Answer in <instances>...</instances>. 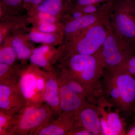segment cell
<instances>
[{
    "mask_svg": "<svg viewBox=\"0 0 135 135\" xmlns=\"http://www.w3.org/2000/svg\"><path fill=\"white\" fill-rule=\"evenodd\" d=\"M67 58L66 70L86 90L88 101L96 104L102 96L101 82L105 70L98 52L94 55H72Z\"/></svg>",
    "mask_w": 135,
    "mask_h": 135,
    "instance_id": "obj_1",
    "label": "cell"
},
{
    "mask_svg": "<svg viewBox=\"0 0 135 135\" xmlns=\"http://www.w3.org/2000/svg\"><path fill=\"white\" fill-rule=\"evenodd\" d=\"M46 86L44 79L42 77H38L37 80V88L40 94L44 91Z\"/></svg>",
    "mask_w": 135,
    "mask_h": 135,
    "instance_id": "obj_29",
    "label": "cell"
},
{
    "mask_svg": "<svg viewBox=\"0 0 135 135\" xmlns=\"http://www.w3.org/2000/svg\"><path fill=\"white\" fill-rule=\"evenodd\" d=\"M17 92L11 86L1 84L0 85V108L1 111L7 115L14 113V112L22 110V105H20L17 98Z\"/></svg>",
    "mask_w": 135,
    "mask_h": 135,
    "instance_id": "obj_12",
    "label": "cell"
},
{
    "mask_svg": "<svg viewBox=\"0 0 135 135\" xmlns=\"http://www.w3.org/2000/svg\"><path fill=\"white\" fill-rule=\"evenodd\" d=\"M98 53L105 70H112L135 55V47L119 37L110 26L107 36Z\"/></svg>",
    "mask_w": 135,
    "mask_h": 135,
    "instance_id": "obj_4",
    "label": "cell"
},
{
    "mask_svg": "<svg viewBox=\"0 0 135 135\" xmlns=\"http://www.w3.org/2000/svg\"><path fill=\"white\" fill-rule=\"evenodd\" d=\"M77 126L85 128L92 135H103L100 117L95 104L88 102L76 114Z\"/></svg>",
    "mask_w": 135,
    "mask_h": 135,
    "instance_id": "obj_10",
    "label": "cell"
},
{
    "mask_svg": "<svg viewBox=\"0 0 135 135\" xmlns=\"http://www.w3.org/2000/svg\"><path fill=\"white\" fill-rule=\"evenodd\" d=\"M17 56L12 47L6 46L0 51V64L8 66L12 65Z\"/></svg>",
    "mask_w": 135,
    "mask_h": 135,
    "instance_id": "obj_20",
    "label": "cell"
},
{
    "mask_svg": "<svg viewBox=\"0 0 135 135\" xmlns=\"http://www.w3.org/2000/svg\"><path fill=\"white\" fill-rule=\"evenodd\" d=\"M133 3H134V10L135 12V0H133Z\"/></svg>",
    "mask_w": 135,
    "mask_h": 135,
    "instance_id": "obj_34",
    "label": "cell"
},
{
    "mask_svg": "<svg viewBox=\"0 0 135 135\" xmlns=\"http://www.w3.org/2000/svg\"><path fill=\"white\" fill-rule=\"evenodd\" d=\"M30 60L33 64L41 67H46L48 65L47 61L42 55L33 54L30 57Z\"/></svg>",
    "mask_w": 135,
    "mask_h": 135,
    "instance_id": "obj_25",
    "label": "cell"
},
{
    "mask_svg": "<svg viewBox=\"0 0 135 135\" xmlns=\"http://www.w3.org/2000/svg\"><path fill=\"white\" fill-rule=\"evenodd\" d=\"M116 2V1H115ZM115 2H109L98 12L85 15L81 17L66 23L64 27V33L66 42L78 35L98 22L110 18L113 11Z\"/></svg>",
    "mask_w": 135,
    "mask_h": 135,
    "instance_id": "obj_7",
    "label": "cell"
},
{
    "mask_svg": "<svg viewBox=\"0 0 135 135\" xmlns=\"http://www.w3.org/2000/svg\"><path fill=\"white\" fill-rule=\"evenodd\" d=\"M59 123H53L45 126L39 131L40 135H69L77 126L76 115L74 114L62 113Z\"/></svg>",
    "mask_w": 135,
    "mask_h": 135,
    "instance_id": "obj_11",
    "label": "cell"
},
{
    "mask_svg": "<svg viewBox=\"0 0 135 135\" xmlns=\"http://www.w3.org/2000/svg\"><path fill=\"white\" fill-rule=\"evenodd\" d=\"M71 0H43L35 8V11L48 12L56 16L62 12H66L71 6Z\"/></svg>",
    "mask_w": 135,
    "mask_h": 135,
    "instance_id": "obj_15",
    "label": "cell"
},
{
    "mask_svg": "<svg viewBox=\"0 0 135 135\" xmlns=\"http://www.w3.org/2000/svg\"><path fill=\"white\" fill-rule=\"evenodd\" d=\"M97 107L100 117L102 134L126 135L127 131L124 120L120 112L101 96L98 99Z\"/></svg>",
    "mask_w": 135,
    "mask_h": 135,
    "instance_id": "obj_5",
    "label": "cell"
},
{
    "mask_svg": "<svg viewBox=\"0 0 135 135\" xmlns=\"http://www.w3.org/2000/svg\"><path fill=\"white\" fill-rule=\"evenodd\" d=\"M133 112H134L135 114V106L133 108Z\"/></svg>",
    "mask_w": 135,
    "mask_h": 135,
    "instance_id": "obj_35",
    "label": "cell"
},
{
    "mask_svg": "<svg viewBox=\"0 0 135 135\" xmlns=\"http://www.w3.org/2000/svg\"><path fill=\"white\" fill-rule=\"evenodd\" d=\"M8 124V119L5 116V114L1 112L0 115V131H2L3 129Z\"/></svg>",
    "mask_w": 135,
    "mask_h": 135,
    "instance_id": "obj_31",
    "label": "cell"
},
{
    "mask_svg": "<svg viewBox=\"0 0 135 135\" xmlns=\"http://www.w3.org/2000/svg\"><path fill=\"white\" fill-rule=\"evenodd\" d=\"M50 47L49 46L47 45H44L38 48L35 49L33 51V54L43 55L44 54L48 52L50 50Z\"/></svg>",
    "mask_w": 135,
    "mask_h": 135,
    "instance_id": "obj_30",
    "label": "cell"
},
{
    "mask_svg": "<svg viewBox=\"0 0 135 135\" xmlns=\"http://www.w3.org/2000/svg\"></svg>",
    "mask_w": 135,
    "mask_h": 135,
    "instance_id": "obj_37",
    "label": "cell"
},
{
    "mask_svg": "<svg viewBox=\"0 0 135 135\" xmlns=\"http://www.w3.org/2000/svg\"><path fill=\"white\" fill-rule=\"evenodd\" d=\"M107 3V2L102 3H95V4H90V5L84 6V7L79 8L73 10H80L85 15L94 14V13L100 11L105 7Z\"/></svg>",
    "mask_w": 135,
    "mask_h": 135,
    "instance_id": "obj_23",
    "label": "cell"
},
{
    "mask_svg": "<svg viewBox=\"0 0 135 135\" xmlns=\"http://www.w3.org/2000/svg\"><path fill=\"white\" fill-rule=\"evenodd\" d=\"M117 1L118 0H71V6L68 11L79 8L90 4L104 3Z\"/></svg>",
    "mask_w": 135,
    "mask_h": 135,
    "instance_id": "obj_21",
    "label": "cell"
},
{
    "mask_svg": "<svg viewBox=\"0 0 135 135\" xmlns=\"http://www.w3.org/2000/svg\"><path fill=\"white\" fill-rule=\"evenodd\" d=\"M43 0H23V6L35 9Z\"/></svg>",
    "mask_w": 135,
    "mask_h": 135,
    "instance_id": "obj_28",
    "label": "cell"
},
{
    "mask_svg": "<svg viewBox=\"0 0 135 135\" xmlns=\"http://www.w3.org/2000/svg\"><path fill=\"white\" fill-rule=\"evenodd\" d=\"M109 18L99 21L67 42L65 46L67 57L76 54H97L103 46L109 32L110 27Z\"/></svg>",
    "mask_w": 135,
    "mask_h": 135,
    "instance_id": "obj_2",
    "label": "cell"
},
{
    "mask_svg": "<svg viewBox=\"0 0 135 135\" xmlns=\"http://www.w3.org/2000/svg\"><path fill=\"white\" fill-rule=\"evenodd\" d=\"M1 5L6 10L16 11L23 6V0H1Z\"/></svg>",
    "mask_w": 135,
    "mask_h": 135,
    "instance_id": "obj_22",
    "label": "cell"
},
{
    "mask_svg": "<svg viewBox=\"0 0 135 135\" xmlns=\"http://www.w3.org/2000/svg\"><path fill=\"white\" fill-rule=\"evenodd\" d=\"M128 1H131V0H128Z\"/></svg>",
    "mask_w": 135,
    "mask_h": 135,
    "instance_id": "obj_36",
    "label": "cell"
},
{
    "mask_svg": "<svg viewBox=\"0 0 135 135\" xmlns=\"http://www.w3.org/2000/svg\"><path fill=\"white\" fill-rule=\"evenodd\" d=\"M111 27L121 38L135 47V12L133 0H118L109 18Z\"/></svg>",
    "mask_w": 135,
    "mask_h": 135,
    "instance_id": "obj_3",
    "label": "cell"
},
{
    "mask_svg": "<svg viewBox=\"0 0 135 135\" xmlns=\"http://www.w3.org/2000/svg\"><path fill=\"white\" fill-rule=\"evenodd\" d=\"M69 135H92L91 133L85 128L81 126L75 127L70 132Z\"/></svg>",
    "mask_w": 135,
    "mask_h": 135,
    "instance_id": "obj_27",
    "label": "cell"
},
{
    "mask_svg": "<svg viewBox=\"0 0 135 135\" xmlns=\"http://www.w3.org/2000/svg\"><path fill=\"white\" fill-rule=\"evenodd\" d=\"M59 83L60 111L76 115L88 101L76 93L63 76Z\"/></svg>",
    "mask_w": 135,
    "mask_h": 135,
    "instance_id": "obj_9",
    "label": "cell"
},
{
    "mask_svg": "<svg viewBox=\"0 0 135 135\" xmlns=\"http://www.w3.org/2000/svg\"><path fill=\"white\" fill-rule=\"evenodd\" d=\"M19 111V116L15 120L14 126L15 132L26 134L40 127L44 124L50 116V112L45 107L29 106Z\"/></svg>",
    "mask_w": 135,
    "mask_h": 135,
    "instance_id": "obj_6",
    "label": "cell"
},
{
    "mask_svg": "<svg viewBox=\"0 0 135 135\" xmlns=\"http://www.w3.org/2000/svg\"><path fill=\"white\" fill-rule=\"evenodd\" d=\"M57 27L56 23H41L39 26V31L42 32L53 33L57 30Z\"/></svg>",
    "mask_w": 135,
    "mask_h": 135,
    "instance_id": "obj_26",
    "label": "cell"
},
{
    "mask_svg": "<svg viewBox=\"0 0 135 135\" xmlns=\"http://www.w3.org/2000/svg\"><path fill=\"white\" fill-rule=\"evenodd\" d=\"M29 38L32 41L36 43L51 44L56 42L57 36L53 33H46L42 32H31Z\"/></svg>",
    "mask_w": 135,
    "mask_h": 135,
    "instance_id": "obj_19",
    "label": "cell"
},
{
    "mask_svg": "<svg viewBox=\"0 0 135 135\" xmlns=\"http://www.w3.org/2000/svg\"><path fill=\"white\" fill-rule=\"evenodd\" d=\"M107 71L113 73H124L135 77V55L130 57L115 69Z\"/></svg>",
    "mask_w": 135,
    "mask_h": 135,
    "instance_id": "obj_18",
    "label": "cell"
},
{
    "mask_svg": "<svg viewBox=\"0 0 135 135\" xmlns=\"http://www.w3.org/2000/svg\"><path fill=\"white\" fill-rule=\"evenodd\" d=\"M11 47L14 50L17 58L21 60L26 59L31 55V50L25 45L21 39L15 37L11 42Z\"/></svg>",
    "mask_w": 135,
    "mask_h": 135,
    "instance_id": "obj_16",
    "label": "cell"
},
{
    "mask_svg": "<svg viewBox=\"0 0 135 135\" xmlns=\"http://www.w3.org/2000/svg\"><path fill=\"white\" fill-rule=\"evenodd\" d=\"M9 70V66L0 64V77L2 78Z\"/></svg>",
    "mask_w": 135,
    "mask_h": 135,
    "instance_id": "obj_32",
    "label": "cell"
},
{
    "mask_svg": "<svg viewBox=\"0 0 135 135\" xmlns=\"http://www.w3.org/2000/svg\"><path fill=\"white\" fill-rule=\"evenodd\" d=\"M109 72L113 75L118 89L120 112L127 115L130 114L135 106V77L124 73Z\"/></svg>",
    "mask_w": 135,
    "mask_h": 135,
    "instance_id": "obj_8",
    "label": "cell"
},
{
    "mask_svg": "<svg viewBox=\"0 0 135 135\" xmlns=\"http://www.w3.org/2000/svg\"><path fill=\"white\" fill-rule=\"evenodd\" d=\"M63 77L76 93L88 101V93L79 81L77 80L66 70H64Z\"/></svg>",
    "mask_w": 135,
    "mask_h": 135,
    "instance_id": "obj_17",
    "label": "cell"
},
{
    "mask_svg": "<svg viewBox=\"0 0 135 135\" xmlns=\"http://www.w3.org/2000/svg\"><path fill=\"white\" fill-rule=\"evenodd\" d=\"M126 135H135V123L127 131Z\"/></svg>",
    "mask_w": 135,
    "mask_h": 135,
    "instance_id": "obj_33",
    "label": "cell"
},
{
    "mask_svg": "<svg viewBox=\"0 0 135 135\" xmlns=\"http://www.w3.org/2000/svg\"><path fill=\"white\" fill-rule=\"evenodd\" d=\"M37 16L40 23H56L57 18L55 16L51 15L48 12L44 11H36Z\"/></svg>",
    "mask_w": 135,
    "mask_h": 135,
    "instance_id": "obj_24",
    "label": "cell"
},
{
    "mask_svg": "<svg viewBox=\"0 0 135 135\" xmlns=\"http://www.w3.org/2000/svg\"><path fill=\"white\" fill-rule=\"evenodd\" d=\"M44 99L53 110L60 111L59 87L54 77H49L46 83Z\"/></svg>",
    "mask_w": 135,
    "mask_h": 135,
    "instance_id": "obj_13",
    "label": "cell"
},
{
    "mask_svg": "<svg viewBox=\"0 0 135 135\" xmlns=\"http://www.w3.org/2000/svg\"><path fill=\"white\" fill-rule=\"evenodd\" d=\"M38 77L32 73H26L20 80V90L26 100H32L35 96L40 95L37 88Z\"/></svg>",
    "mask_w": 135,
    "mask_h": 135,
    "instance_id": "obj_14",
    "label": "cell"
}]
</instances>
